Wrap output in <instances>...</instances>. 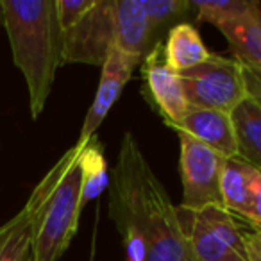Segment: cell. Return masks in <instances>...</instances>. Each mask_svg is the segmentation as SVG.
<instances>
[{"mask_svg":"<svg viewBox=\"0 0 261 261\" xmlns=\"http://www.w3.org/2000/svg\"><path fill=\"white\" fill-rule=\"evenodd\" d=\"M177 218L192 261H247L200 218L199 211L177 206Z\"/></svg>","mask_w":261,"mask_h":261,"instance_id":"30bf717a","label":"cell"},{"mask_svg":"<svg viewBox=\"0 0 261 261\" xmlns=\"http://www.w3.org/2000/svg\"><path fill=\"white\" fill-rule=\"evenodd\" d=\"M20 261H34V257H33V254L29 252V254H25V256H23Z\"/></svg>","mask_w":261,"mask_h":261,"instance_id":"d4e9b609","label":"cell"},{"mask_svg":"<svg viewBox=\"0 0 261 261\" xmlns=\"http://www.w3.org/2000/svg\"><path fill=\"white\" fill-rule=\"evenodd\" d=\"M115 0H97L68 31L61 33V65L83 63L102 66L115 45Z\"/></svg>","mask_w":261,"mask_h":261,"instance_id":"8992f818","label":"cell"},{"mask_svg":"<svg viewBox=\"0 0 261 261\" xmlns=\"http://www.w3.org/2000/svg\"><path fill=\"white\" fill-rule=\"evenodd\" d=\"M182 88L192 108L232 113L249 98L243 63L211 54L207 61L181 72Z\"/></svg>","mask_w":261,"mask_h":261,"instance_id":"277c9868","label":"cell"},{"mask_svg":"<svg viewBox=\"0 0 261 261\" xmlns=\"http://www.w3.org/2000/svg\"><path fill=\"white\" fill-rule=\"evenodd\" d=\"M0 23H2V9H0Z\"/></svg>","mask_w":261,"mask_h":261,"instance_id":"484cf974","label":"cell"},{"mask_svg":"<svg viewBox=\"0 0 261 261\" xmlns=\"http://www.w3.org/2000/svg\"><path fill=\"white\" fill-rule=\"evenodd\" d=\"M168 127L193 136L225 160H238V142L231 113L190 106L185 118Z\"/></svg>","mask_w":261,"mask_h":261,"instance_id":"9c48e42d","label":"cell"},{"mask_svg":"<svg viewBox=\"0 0 261 261\" xmlns=\"http://www.w3.org/2000/svg\"><path fill=\"white\" fill-rule=\"evenodd\" d=\"M238 61L261 68V13L218 27Z\"/></svg>","mask_w":261,"mask_h":261,"instance_id":"5bb4252c","label":"cell"},{"mask_svg":"<svg viewBox=\"0 0 261 261\" xmlns=\"http://www.w3.org/2000/svg\"><path fill=\"white\" fill-rule=\"evenodd\" d=\"M143 77L149 88L150 100L165 116V123L175 125L181 122L190 104L182 88L181 75L167 66L161 43H156L152 48H149L143 58Z\"/></svg>","mask_w":261,"mask_h":261,"instance_id":"ba28073f","label":"cell"},{"mask_svg":"<svg viewBox=\"0 0 261 261\" xmlns=\"http://www.w3.org/2000/svg\"><path fill=\"white\" fill-rule=\"evenodd\" d=\"M0 9L13 61L27 84L31 116L38 120L61 66L56 0H0Z\"/></svg>","mask_w":261,"mask_h":261,"instance_id":"7a4b0ae2","label":"cell"},{"mask_svg":"<svg viewBox=\"0 0 261 261\" xmlns=\"http://www.w3.org/2000/svg\"><path fill=\"white\" fill-rule=\"evenodd\" d=\"M231 116L236 129L238 160L261 172V106L247 98Z\"/></svg>","mask_w":261,"mask_h":261,"instance_id":"4fadbf2b","label":"cell"},{"mask_svg":"<svg viewBox=\"0 0 261 261\" xmlns=\"http://www.w3.org/2000/svg\"><path fill=\"white\" fill-rule=\"evenodd\" d=\"M252 167L242 160H225L222 172V199L224 207L247 222L249 217V182Z\"/></svg>","mask_w":261,"mask_h":261,"instance_id":"9a60e30c","label":"cell"},{"mask_svg":"<svg viewBox=\"0 0 261 261\" xmlns=\"http://www.w3.org/2000/svg\"><path fill=\"white\" fill-rule=\"evenodd\" d=\"M83 147L84 143H75L66 150L27 199L34 215L31 243L34 261H58L77 234L83 211Z\"/></svg>","mask_w":261,"mask_h":261,"instance_id":"3957f363","label":"cell"},{"mask_svg":"<svg viewBox=\"0 0 261 261\" xmlns=\"http://www.w3.org/2000/svg\"><path fill=\"white\" fill-rule=\"evenodd\" d=\"M95 2L97 0H56V16L61 33L75 25L93 8Z\"/></svg>","mask_w":261,"mask_h":261,"instance_id":"ffe728a7","label":"cell"},{"mask_svg":"<svg viewBox=\"0 0 261 261\" xmlns=\"http://www.w3.org/2000/svg\"><path fill=\"white\" fill-rule=\"evenodd\" d=\"M249 225H261V172L252 168L249 182Z\"/></svg>","mask_w":261,"mask_h":261,"instance_id":"7402d4cb","label":"cell"},{"mask_svg":"<svg viewBox=\"0 0 261 261\" xmlns=\"http://www.w3.org/2000/svg\"><path fill=\"white\" fill-rule=\"evenodd\" d=\"M192 6L197 22H207L217 29L224 23L261 13V2L257 0H195Z\"/></svg>","mask_w":261,"mask_h":261,"instance_id":"ac0fdd59","label":"cell"},{"mask_svg":"<svg viewBox=\"0 0 261 261\" xmlns=\"http://www.w3.org/2000/svg\"><path fill=\"white\" fill-rule=\"evenodd\" d=\"M163 50L167 66L177 73L186 72L211 58V52L204 45L199 31L186 22L172 25Z\"/></svg>","mask_w":261,"mask_h":261,"instance_id":"7c38bea8","label":"cell"},{"mask_svg":"<svg viewBox=\"0 0 261 261\" xmlns=\"http://www.w3.org/2000/svg\"><path fill=\"white\" fill-rule=\"evenodd\" d=\"M81 168H83V207L90 200H95L109 188V174L108 161H106L104 145L97 138V135L91 136L83 147L81 152Z\"/></svg>","mask_w":261,"mask_h":261,"instance_id":"2e32d148","label":"cell"},{"mask_svg":"<svg viewBox=\"0 0 261 261\" xmlns=\"http://www.w3.org/2000/svg\"><path fill=\"white\" fill-rule=\"evenodd\" d=\"M175 133L181 145V158H179L182 181L181 207L193 211L210 206L224 207L220 181L225 158L182 130Z\"/></svg>","mask_w":261,"mask_h":261,"instance_id":"5b68a950","label":"cell"},{"mask_svg":"<svg viewBox=\"0 0 261 261\" xmlns=\"http://www.w3.org/2000/svg\"><path fill=\"white\" fill-rule=\"evenodd\" d=\"M138 63V58L122 52L116 45H113L109 48L104 65H102L97 93H95L93 102H91L90 109L86 113V118H84L77 143H86L91 136L97 135V129L100 127V123L104 122L106 116L111 111V108L115 106V102L122 95L123 88L130 81Z\"/></svg>","mask_w":261,"mask_h":261,"instance_id":"52a82bcc","label":"cell"},{"mask_svg":"<svg viewBox=\"0 0 261 261\" xmlns=\"http://www.w3.org/2000/svg\"><path fill=\"white\" fill-rule=\"evenodd\" d=\"M33 207L29 202L6 224L0 225V261H20L31 252Z\"/></svg>","mask_w":261,"mask_h":261,"instance_id":"e0dca14e","label":"cell"},{"mask_svg":"<svg viewBox=\"0 0 261 261\" xmlns=\"http://www.w3.org/2000/svg\"><path fill=\"white\" fill-rule=\"evenodd\" d=\"M118 232L122 234L123 245H125V257H127L125 261H147L145 240L140 234L138 229L123 227Z\"/></svg>","mask_w":261,"mask_h":261,"instance_id":"44dd1931","label":"cell"},{"mask_svg":"<svg viewBox=\"0 0 261 261\" xmlns=\"http://www.w3.org/2000/svg\"><path fill=\"white\" fill-rule=\"evenodd\" d=\"M245 254L247 261H261V225H250L245 232Z\"/></svg>","mask_w":261,"mask_h":261,"instance_id":"cb8c5ba5","label":"cell"},{"mask_svg":"<svg viewBox=\"0 0 261 261\" xmlns=\"http://www.w3.org/2000/svg\"><path fill=\"white\" fill-rule=\"evenodd\" d=\"M109 217L145 240L147 261H192L177 207L147 163L133 133H125L109 182Z\"/></svg>","mask_w":261,"mask_h":261,"instance_id":"6da1fadb","label":"cell"},{"mask_svg":"<svg viewBox=\"0 0 261 261\" xmlns=\"http://www.w3.org/2000/svg\"><path fill=\"white\" fill-rule=\"evenodd\" d=\"M115 45L122 52L143 59L152 41V27L143 0H115Z\"/></svg>","mask_w":261,"mask_h":261,"instance_id":"8fae6325","label":"cell"},{"mask_svg":"<svg viewBox=\"0 0 261 261\" xmlns=\"http://www.w3.org/2000/svg\"><path fill=\"white\" fill-rule=\"evenodd\" d=\"M243 73H245L249 98H252L257 106H261V68L243 63Z\"/></svg>","mask_w":261,"mask_h":261,"instance_id":"603a6c76","label":"cell"},{"mask_svg":"<svg viewBox=\"0 0 261 261\" xmlns=\"http://www.w3.org/2000/svg\"><path fill=\"white\" fill-rule=\"evenodd\" d=\"M143 6H145L154 36L163 27L172 25L179 18L186 16L190 9H193L192 2L188 0H143Z\"/></svg>","mask_w":261,"mask_h":261,"instance_id":"d6986e66","label":"cell"}]
</instances>
